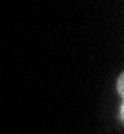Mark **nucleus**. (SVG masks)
<instances>
[{
    "label": "nucleus",
    "mask_w": 124,
    "mask_h": 134,
    "mask_svg": "<svg viewBox=\"0 0 124 134\" xmlns=\"http://www.w3.org/2000/svg\"><path fill=\"white\" fill-rule=\"evenodd\" d=\"M117 90H119V93L122 95V75H120L119 80H117Z\"/></svg>",
    "instance_id": "1"
}]
</instances>
